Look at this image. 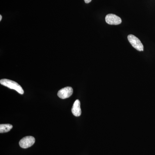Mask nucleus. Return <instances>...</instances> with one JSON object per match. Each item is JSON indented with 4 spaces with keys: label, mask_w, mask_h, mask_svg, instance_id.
Wrapping results in <instances>:
<instances>
[{
    "label": "nucleus",
    "mask_w": 155,
    "mask_h": 155,
    "mask_svg": "<svg viewBox=\"0 0 155 155\" xmlns=\"http://www.w3.org/2000/svg\"><path fill=\"white\" fill-rule=\"evenodd\" d=\"M0 83L9 88L16 90L20 94H24V91L22 87L15 81L8 79H2L0 80Z\"/></svg>",
    "instance_id": "f257e3e1"
},
{
    "label": "nucleus",
    "mask_w": 155,
    "mask_h": 155,
    "mask_svg": "<svg viewBox=\"0 0 155 155\" xmlns=\"http://www.w3.org/2000/svg\"><path fill=\"white\" fill-rule=\"evenodd\" d=\"M127 39L131 45L137 51H143L144 50L143 45L137 37L133 35H129L127 36Z\"/></svg>",
    "instance_id": "f03ea898"
},
{
    "label": "nucleus",
    "mask_w": 155,
    "mask_h": 155,
    "mask_svg": "<svg viewBox=\"0 0 155 155\" xmlns=\"http://www.w3.org/2000/svg\"><path fill=\"white\" fill-rule=\"evenodd\" d=\"M35 142V138L32 136H26L22 138L19 142V145L23 149L28 148L32 146Z\"/></svg>",
    "instance_id": "7ed1b4c3"
},
{
    "label": "nucleus",
    "mask_w": 155,
    "mask_h": 155,
    "mask_svg": "<svg viewBox=\"0 0 155 155\" xmlns=\"http://www.w3.org/2000/svg\"><path fill=\"white\" fill-rule=\"evenodd\" d=\"M106 22L109 25H118L121 24L122 19L114 14H109L105 17Z\"/></svg>",
    "instance_id": "20e7f679"
},
{
    "label": "nucleus",
    "mask_w": 155,
    "mask_h": 155,
    "mask_svg": "<svg viewBox=\"0 0 155 155\" xmlns=\"http://www.w3.org/2000/svg\"><path fill=\"white\" fill-rule=\"evenodd\" d=\"M73 93V89L71 87H67L61 89L58 92V95L62 99L69 98Z\"/></svg>",
    "instance_id": "39448f33"
},
{
    "label": "nucleus",
    "mask_w": 155,
    "mask_h": 155,
    "mask_svg": "<svg viewBox=\"0 0 155 155\" xmlns=\"http://www.w3.org/2000/svg\"><path fill=\"white\" fill-rule=\"evenodd\" d=\"M72 112L73 115L76 117L80 116L81 114L80 107V102L78 100H76L73 104L72 109Z\"/></svg>",
    "instance_id": "423d86ee"
},
{
    "label": "nucleus",
    "mask_w": 155,
    "mask_h": 155,
    "mask_svg": "<svg viewBox=\"0 0 155 155\" xmlns=\"http://www.w3.org/2000/svg\"><path fill=\"white\" fill-rule=\"evenodd\" d=\"M13 128V125L10 124H1L0 133H4L9 132Z\"/></svg>",
    "instance_id": "0eeeda50"
},
{
    "label": "nucleus",
    "mask_w": 155,
    "mask_h": 155,
    "mask_svg": "<svg viewBox=\"0 0 155 155\" xmlns=\"http://www.w3.org/2000/svg\"><path fill=\"white\" fill-rule=\"evenodd\" d=\"M92 0H84V2L86 4H88L90 2H91Z\"/></svg>",
    "instance_id": "6e6552de"
},
{
    "label": "nucleus",
    "mask_w": 155,
    "mask_h": 155,
    "mask_svg": "<svg viewBox=\"0 0 155 155\" xmlns=\"http://www.w3.org/2000/svg\"><path fill=\"white\" fill-rule=\"evenodd\" d=\"M2 15H0V21H1L2 20Z\"/></svg>",
    "instance_id": "1a4fd4ad"
}]
</instances>
